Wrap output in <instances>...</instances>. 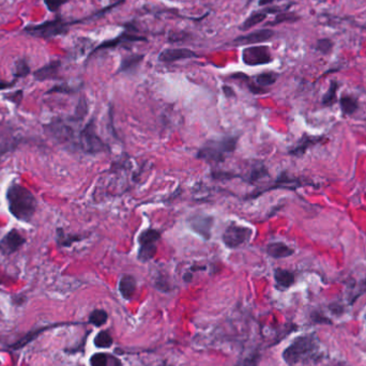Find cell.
Returning <instances> with one entry per match:
<instances>
[{
  "mask_svg": "<svg viewBox=\"0 0 366 366\" xmlns=\"http://www.w3.org/2000/svg\"><path fill=\"white\" fill-rule=\"evenodd\" d=\"M267 15H268L267 12H257V13L252 14L244 20L241 27H240V29H241L242 31H246L252 27H254L260 23H263L264 20L267 18Z\"/></svg>",
  "mask_w": 366,
  "mask_h": 366,
  "instance_id": "603a6c76",
  "label": "cell"
},
{
  "mask_svg": "<svg viewBox=\"0 0 366 366\" xmlns=\"http://www.w3.org/2000/svg\"><path fill=\"white\" fill-rule=\"evenodd\" d=\"M238 138L226 137L219 140H209L200 149L197 158L205 160L209 163L218 164L225 161L226 155L236 150Z\"/></svg>",
  "mask_w": 366,
  "mask_h": 366,
  "instance_id": "3957f363",
  "label": "cell"
},
{
  "mask_svg": "<svg viewBox=\"0 0 366 366\" xmlns=\"http://www.w3.org/2000/svg\"><path fill=\"white\" fill-rule=\"evenodd\" d=\"M342 111L346 115H352L359 108V102L358 100L351 97V96H344L341 98L340 101Z\"/></svg>",
  "mask_w": 366,
  "mask_h": 366,
  "instance_id": "7402d4cb",
  "label": "cell"
},
{
  "mask_svg": "<svg viewBox=\"0 0 366 366\" xmlns=\"http://www.w3.org/2000/svg\"><path fill=\"white\" fill-rule=\"evenodd\" d=\"M267 254L273 258H286L289 257L291 255H294L295 250L294 248L289 247L288 245H286L283 242H273L270 243L269 245H267L266 247Z\"/></svg>",
  "mask_w": 366,
  "mask_h": 366,
  "instance_id": "9a60e30c",
  "label": "cell"
},
{
  "mask_svg": "<svg viewBox=\"0 0 366 366\" xmlns=\"http://www.w3.org/2000/svg\"><path fill=\"white\" fill-rule=\"evenodd\" d=\"M57 233H58L57 242L60 246L71 245L73 242L79 241V240L82 239L81 237H78V236H67L66 234H64V231H62V229H58Z\"/></svg>",
  "mask_w": 366,
  "mask_h": 366,
  "instance_id": "f546056e",
  "label": "cell"
},
{
  "mask_svg": "<svg viewBox=\"0 0 366 366\" xmlns=\"http://www.w3.org/2000/svg\"><path fill=\"white\" fill-rule=\"evenodd\" d=\"M192 277H193V274L191 273V272H187V273H185L184 274V279H185V281H191L192 280Z\"/></svg>",
  "mask_w": 366,
  "mask_h": 366,
  "instance_id": "f35d334b",
  "label": "cell"
},
{
  "mask_svg": "<svg viewBox=\"0 0 366 366\" xmlns=\"http://www.w3.org/2000/svg\"><path fill=\"white\" fill-rule=\"evenodd\" d=\"M95 345L99 348H109L112 345V337L108 332L102 331L96 336Z\"/></svg>",
  "mask_w": 366,
  "mask_h": 366,
  "instance_id": "83f0119b",
  "label": "cell"
},
{
  "mask_svg": "<svg viewBox=\"0 0 366 366\" xmlns=\"http://www.w3.org/2000/svg\"><path fill=\"white\" fill-rule=\"evenodd\" d=\"M299 19V16L294 13H280L275 16V19L271 23V25H277L285 22H296Z\"/></svg>",
  "mask_w": 366,
  "mask_h": 366,
  "instance_id": "4dcf8cb0",
  "label": "cell"
},
{
  "mask_svg": "<svg viewBox=\"0 0 366 366\" xmlns=\"http://www.w3.org/2000/svg\"><path fill=\"white\" fill-rule=\"evenodd\" d=\"M319 343L317 337L304 335L296 339L283 352V359L289 365H298L315 360L319 355Z\"/></svg>",
  "mask_w": 366,
  "mask_h": 366,
  "instance_id": "7a4b0ae2",
  "label": "cell"
},
{
  "mask_svg": "<svg viewBox=\"0 0 366 366\" xmlns=\"http://www.w3.org/2000/svg\"><path fill=\"white\" fill-rule=\"evenodd\" d=\"M75 90L67 86V85H59V86H55L51 88L47 93H54V92H57V93H72L74 92Z\"/></svg>",
  "mask_w": 366,
  "mask_h": 366,
  "instance_id": "e575fe53",
  "label": "cell"
},
{
  "mask_svg": "<svg viewBox=\"0 0 366 366\" xmlns=\"http://www.w3.org/2000/svg\"><path fill=\"white\" fill-rule=\"evenodd\" d=\"M278 75L274 72H266V73H261V74H258L255 77V81L259 87H267V86H271L277 80Z\"/></svg>",
  "mask_w": 366,
  "mask_h": 366,
  "instance_id": "cb8c5ba5",
  "label": "cell"
},
{
  "mask_svg": "<svg viewBox=\"0 0 366 366\" xmlns=\"http://www.w3.org/2000/svg\"><path fill=\"white\" fill-rule=\"evenodd\" d=\"M30 73V68L26 59H19L15 62V70H14V76L16 78L25 77Z\"/></svg>",
  "mask_w": 366,
  "mask_h": 366,
  "instance_id": "f1b7e54d",
  "label": "cell"
},
{
  "mask_svg": "<svg viewBox=\"0 0 366 366\" xmlns=\"http://www.w3.org/2000/svg\"><path fill=\"white\" fill-rule=\"evenodd\" d=\"M69 24L64 23L61 18H56L55 20H49L43 24L29 26L25 28V31L30 35L38 36L41 38H53L59 35H65L69 30Z\"/></svg>",
  "mask_w": 366,
  "mask_h": 366,
  "instance_id": "52a82bcc",
  "label": "cell"
},
{
  "mask_svg": "<svg viewBox=\"0 0 366 366\" xmlns=\"http://www.w3.org/2000/svg\"><path fill=\"white\" fill-rule=\"evenodd\" d=\"M161 238L160 232L156 229L148 228L146 231L142 232L138 237L139 242V250H138V259L143 263H147L150 259H152L158 250L156 243Z\"/></svg>",
  "mask_w": 366,
  "mask_h": 366,
  "instance_id": "5b68a950",
  "label": "cell"
},
{
  "mask_svg": "<svg viewBox=\"0 0 366 366\" xmlns=\"http://www.w3.org/2000/svg\"><path fill=\"white\" fill-rule=\"evenodd\" d=\"M333 48V42L329 39H321L317 42L316 49L322 54H329Z\"/></svg>",
  "mask_w": 366,
  "mask_h": 366,
  "instance_id": "1f68e13d",
  "label": "cell"
},
{
  "mask_svg": "<svg viewBox=\"0 0 366 366\" xmlns=\"http://www.w3.org/2000/svg\"><path fill=\"white\" fill-rule=\"evenodd\" d=\"M242 61L246 66H263L270 64L272 56L267 46H250L243 49Z\"/></svg>",
  "mask_w": 366,
  "mask_h": 366,
  "instance_id": "ba28073f",
  "label": "cell"
},
{
  "mask_svg": "<svg viewBox=\"0 0 366 366\" xmlns=\"http://www.w3.org/2000/svg\"><path fill=\"white\" fill-rule=\"evenodd\" d=\"M78 147L86 153L97 154L107 150V146L105 145L100 136L97 134L96 124L91 120L86 124L78 136Z\"/></svg>",
  "mask_w": 366,
  "mask_h": 366,
  "instance_id": "277c9868",
  "label": "cell"
},
{
  "mask_svg": "<svg viewBox=\"0 0 366 366\" xmlns=\"http://www.w3.org/2000/svg\"><path fill=\"white\" fill-rule=\"evenodd\" d=\"M197 57L193 50L189 48H173V49H164L162 53L159 55V60L162 62H175L182 59H190Z\"/></svg>",
  "mask_w": 366,
  "mask_h": 366,
  "instance_id": "7c38bea8",
  "label": "cell"
},
{
  "mask_svg": "<svg viewBox=\"0 0 366 366\" xmlns=\"http://www.w3.org/2000/svg\"><path fill=\"white\" fill-rule=\"evenodd\" d=\"M9 211L20 222H30L37 211V198L27 187L11 183L7 190Z\"/></svg>",
  "mask_w": 366,
  "mask_h": 366,
  "instance_id": "6da1fadb",
  "label": "cell"
},
{
  "mask_svg": "<svg viewBox=\"0 0 366 366\" xmlns=\"http://www.w3.org/2000/svg\"><path fill=\"white\" fill-rule=\"evenodd\" d=\"M213 223L214 218L206 214H196L189 218V225L192 231L204 240L211 238Z\"/></svg>",
  "mask_w": 366,
  "mask_h": 366,
  "instance_id": "9c48e42d",
  "label": "cell"
},
{
  "mask_svg": "<svg viewBox=\"0 0 366 366\" xmlns=\"http://www.w3.org/2000/svg\"><path fill=\"white\" fill-rule=\"evenodd\" d=\"M253 231L248 227L231 224L224 231L222 240L229 248H238L247 243L252 238Z\"/></svg>",
  "mask_w": 366,
  "mask_h": 366,
  "instance_id": "8992f818",
  "label": "cell"
},
{
  "mask_svg": "<svg viewBox=\"0 0 366 366\" xmlns=\"http://www.w3.org/2000/svg\"><path fill=\"white\" fill-rule=\"evenodd\" d=\"M15 83V80H13L12 82H5V81H0V90L4 89H8L10 87H12Z\"/></svg>",
  "mask_w": 366,
  "mask_h": 366,
  "instance_id": "8d00e7d4",
  "label": "cell"
},
{
  "mask_svg": "<svg viewBox=\"0 0 366 366\" xmlns=\"http://www.w3.org/2000/svg\"><path fill=\"white\" fill-rule=\"evenodd\" d=\"M274 279L276 286L280 289H287L295 283V274L284 269H276L274 271Z\"/></svg>",
  "mask_w": 366,
  "mask_h": 366,
  "instance_id": "e0dca14e",
  "label": "cell"
},
{
  "mask_svg": "<svg viewBox=\"0 0 366 366\" xmlns=\"http://www.w3.org/2000/svg\"><path fill=\"white\" fill-rule=\"evenodd\" d=\"M303 185L302 182L300 180H297V179H291V178H288L285 174L281 175L278 179L275 181L274 185H272L270 187H268V189H265L261 192L255 194L254 196H252L250 198H255L257 196H259L260 194H263L265 192H268L270 190H274V189H289V190H295L297 189L298 186H301Z\"/></svg>",
  "mask_w": 366,
  "mask_h": 366,
  "instance_id": "5bb4252c",
  "label": "cell"
},
{
  "mask_svg": "<svg viewBox=\"0 0 366 366\" xmlns=\"http://www.w3.org/2000/svg\"><path fill=\"white\" fill-rule=\"evenodd\" d=\"M143 58H144L143 55H131L129 57L123 58L119 72H127V71H131L132 69H135L139 65V62L143 60Z\"/></svg>",
  "mask_w": 366,
  "mask_h": 366,
  "instance_id": "d4e9b609",
  "label": "cell"
},
{
  "mask_svg": "<svg viewBox=\"0 0 366 366\" xmlns=\"http://www.w3.org/2000/svg\"><path fill=\"white\" fill-rule=\"evenodd\" d=\"M6 99L13 102L14 104H18L20 103V101L23 100V91L22 90H18L16 92H13V93H10V95H7L6 96Z\"/></svg>",
  "mask_w": 366,
  "mask_h": 366,
  "instance_id": "836d02e7",
  "label": "cell"
},
{
  "mask_svg": "<svg viewBox=\"0 0 366 366\" xmlns=\"http://www.w3.org/2000/svg\"><path fill=\"white\" fill-rule=\"evenodd\" d=\"M134 41H146L145 38L142 37H135V36H130L129 34L124 33L121 36H119L116 39H112L109 41H105L104 43H102L100 46H98L96 48L95 51L100 50V49H104V48H110V47H116L121 43H124V42H134Z\"/></svg>",
  "mask_w": 366,
  "mask_h": 366,
  "instance_id": "d6986e66",
  "label": "cell"
},
{
  "mask_svg": "<svg viewBox=\"0 0 366 366\" xmlns=\"http://www.w3.org/2000/svg\"><path fill=\"white\" fill-rule=\"evenodd\" d=\"M16 146V138L11 130L6 125L0 124V156L13 149Z\"/></svg>",
  "mask_w": 366,
  "mask_h": 366,
  "instance_id": "4fadbf2b",
  "label": "cell"
},
{
  "mask_svg": "<svg viewBox=\"0 0 366 366\" xmlns=\"http://www.w3.org/2000/svg\"><path fill=\"white\" fill-rule=\"evenodd\" d=\"M91 366H122L121 362L106 353H96L90 359Z\"/></svg>",
  "mask_w": 366,
  "mask_h": 366,
  "instance_id": "ffe728a7",
  "label": "cell"
},
{
  "mask_svg": "<svg viewBox=\"0 0 366 366\" xmlns=\"http://www.w3.org/2000/svg\"><path fill=\"white\" fill-rule=\"evenodd\" d=\"M118 288L123 299L131 300L134 297L136 291V280L134 276L129 274L123 275L119 280Z\"/></svg>",
  "mask_w": 366,
  "mask_h": 366,
  "instance_id": "2e32d148",
  "label": "cell"
},
{
  "mask_svg": "<svg viewBox=\"0 0 366 366\" xmlns=\"http://www.w3.org/2000/svg\"><path fill=\"white\" fill-rule=\"evenodd\" d=\"M321 137H311V136H304V138L301 139L300 144L296 147L290 150V154L296 155V156H300L302 154H304V152L311 147V146L315 145L319 142H321Z\"/></svg>",
  "mask_w": 366,
  "mask_h": 366,
  "instance_id": "44dd1931",
  "label": "cell"
},
{
  "mask_svg": "<svg viewBox=\"0 0 366 366\" xmlns=\"http://www.w3.org/2000/svg\"><path fill=\"white\" fill-rule=\"evenodd\" d=\"M223 91H224L225 96H226L227 98H229V97H234V96H235V92H234V90H233L231 87H228V86H224V87H223Z\"/></svg>",
  "mask_w": 366,
  "mask_h": 366,
  "instance_id": "d590c367",
  "label": "cell"
},
{
  "mask_svg": "<svg viewBox=\"0 0 366 366\" xmlns=\"http://www.w3.org/2000/svg\"><path fill=\"white\" fill-rule=\"evenodd\" d=\"M25 241V238L16 229H12L0 240V253L5 256L12 255L24 245Z\"/></svg>",
  "mask_w": 366,
  "mask_h": 366,
  "instance_id": "30bf717a",
  "label": "cell"
},
{
  "mask_svg": "<svg viewBox=\"0 0 366 366\" xmlns=\"http://www.w3.org/2000/svg\"><path fill=\"white\" fill-rule=\"evenodd\" d=\"M107 318H108V316H107V313L105 311L96 309L90 314L89 321L92 323V325H95L97 327H101L107 321Z\"/></svg>",
  "mask_w": 366,
  "mask_h": 366,
  "instance_id": "4316f807",
  "label": "cell"
},
{
  "mask_svg": "<svg viewBox=\"0 0 366 366\" xmlns=\"http://www.w3.org/2000/svg\"><path fill=\"white\" fill-rule=\"evenodd\" d=\"M274 31L271 29H261L254 31L252 34H248L245 36H241L234 40V43L236 45H247V44H256L260 42H265L273 38Z\"/></svg>",
  "mask_w": 366,
  "mask_h": 366,
  "instance_id": "8fae6325",
  "label": "cell"
},
{
  "mask_svg": "<svg viewBox=\"0 0 366 366\" xmlns=\"http://www.w3.org/2000/svg\"><path fill=\"white\" fill-rule=\"evenodd\" d=\"M273 2H274V0H259V6L264 7V6H267V5L273 3Z\"/></svg>",
  "mask_w": 366,
  "mask_h": 366,
  "instance_id": "74e56055",
  "label": "cell"
},
{
  "mask_svg": "<svg viewBox=\"0 0 366 366\" xmlns=\"http://www.w3.org/2000/svg\"><path fill=\"white\" fill-rule=\"evenodd\" d=\"M67 2H69V0H44V4L46 5L50 12H56L57 10Z\"/></svg>",
  "mask_w": 366,
  "mask_h": 366,
  "instance_id": "d6a6232c",
  "label": "cell"
},
{
  "mask_svg": "<svg viewBox=\"0 0 366 366\" xmlns=\"http://www.w3.org/2000/svg\"><path fill=\"white\" fill-rule=\"evenodd\" d=\"M339 89V82L333 80L330 85V88L326 92V95L323 96L322 104L325 106H331L334 103L336 102V92Z\"/></svg>",
  "mask_w": 366,
  "mask_h": 366,
  "instance_id": "484cf974",
  "label": "cell"
},
{
  "mask_svg": "<svg viewBox=\"0 0 366 366\" xmlns=\"http://www.w3.org/2000/svg\"><path fill=\"white\" fill-rule=\"evenodd\" d=\"M59 67H60V61H53L50 62V64L44 66L43 68L37 70L34 73V75L38 80H46L50 78H55L58 74Z\"/></svg>",
  "mask_w": 366,
  "mask_h": 366,
  "instance_id": "ac0fdd59",
  "label": "cell"
}]
</instances>
